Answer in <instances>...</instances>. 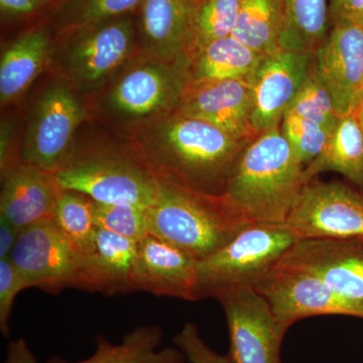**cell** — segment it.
Returning a JSON list of instances; mask_svg holds the SVG:
<instances>
[{"label":"cell","instance_id":"obj_26","mask_svg":"<svg viewBox=\"0 0 363 363\" xmlns=\"http://www.w3.org/2000/svg\"><path fill=\"white\" fill-rule=\"evenodd\" d=\"M281 0H243L233 37L262 56L281 50Z\"/></svg>","mask_w":363,"mask_h":363},{"label":"cell","instance_id":"obj_5","mask_svg":"<svg viewBox=\"0 0 363 363\" xmlns=\"http://www.w3.org/2000/svg\"><path fill=\"white\" fill-rule=\"evenodd\" d=\"M191 81L190 58L173 61L140 56L100 94V114L133 130L176 111Z\"/></svg>","mask_w":363,"mask_h":363},{"label":"cell","instance_id":"obj_33","mask_svg":"<svg viewBox=\"0 0 363 363\" xmlns=\"http://www.w3.org/2000/svg\"><path fill=\"white\" fill-rule=\"evenodd\" d=\"M28 289L25 281L9 259H0V330L4 337L11 334L9 320L16 296Z\"/></svg>","mask_w":363,"mask_h":363},{"label":"cell","instance_id":"obj_15","mask_svg":"<svg viewBox=\"0 0 363 363\" xmlns=\"http://www.w3.org/2000/svg\"><path fill=\"white\" fill-rule=\"evenodd\" d=\"M252 78L190 81L176 111L213 124L240 140L257 138L250 123Z\"/></svg>","mask_w":363,"mask_h":363},{"label":"cell","instance_id":"obj_27","mask_svg":"<svg viewBox=\"0 0 363 363\" xmlns=\"http://www.w3.org/2000/svg\"><path fill=\"white\" fill-rule=\"evenodd\" d=\"M52 220L70 242L81 264L96 235L95 201L82 193L62 189Z\"/></svg>","mask_w":363,"mask_h":363},{"label":"cell","instance_id":"obj_6","mask_svg":"<svg viewBox=\"0 0 363 363\" xmlns=\"http://www.w3.org/2000/svg\"><path fill=\"white\" fill-rule=\"evenodd\" d=\"M60 187L76 191L104 204L150 208L157 195V178L130 145L75 147L55 173Z\"/></svg>","mask_w":363,"mask_h":363},{"label":"cell","instance_id":"obj_30","mask_svg":"<svg viewBox=\"0 0 363 363\" xmlns=\"http://www.w3.org/2000/svg\"><path fill=\"white\" fill-rule=\"evenodd\" d=\"M286 113L314 121L330 130L335 128L339 116L334 108L330 93L318 74L315 61L304 84Z\"/></svg>","mask_w":363,"mask_h":363},{"label":"cell","instance_id":"obj_2","mask_svg":"<svg viewBox=\"0 0 363 363\" xmlns=\"http://www.w3.org/2000/svg\"><path fill=\"white\" fill-rule=\"evenodd\" d=\"M307 183L304 164L278 126L248 143L223 196L253 223H286Z\"/></svg>","mask_w":363,"mask_h":363},{"label":"cell","instance_id":"obj_23","mask_svg":"<svg viewBox=\"0 0 363 363\" xmlns=\"http://www.w3.org/2000/svg\"><path fill=\"white\" fill-rule=\"evenodd\" d=\"M162 331L155 325L136 327L125 334L123 341L113 344L104 336L96 337V350L82 362L74 363H185L179 348L161 347ZM52 363H68L55 362Z\"/></svg>","mask_w":363,"mask_h":363},{"label":"cell","instance_id":"obj_29","mask_svg":"<svg viewBox=\"0 0 363 363\" xmlns=\"http://www.w3.org/2000/svg\"><path fill=\"white\" fill-rule=\"evenodd\" d=\"M242 2L243 0H199L196 2L194 45L191 56L210 42L233 35Z\"/></svg>","mask_w":363,"mask_h":363},{"label":"cell","instance_id":"obj_20","mask_svg":"<svg viewBox=\"0 0 363 363\" xmlns=\"http://www.w3.org/2000/svg\"><path fill=\"white\" fill-rule=\"evenodd\" d=\"M138 241L98 227L89 252L81 260V289L105 295L135 292Z\"/></svg>","mask_w":363,"mask_h":363},{"label":"cell","instance_id":"obj_32","mask_svg":"<svg viewBox=\"0 0 363 363\" xmlns=\"http://www.w3.org/2000/svg\"><path fill=\"white\" fill-rule=\"evenodd\" d=\"M95 221L99 228L135 241L150 234L147 208L95 202Z\"/></svg>","mask_w":363,"mask_h":363},{"label":"cell","instance_id":"obj_7","mask_svg":"<svg viewBox=\"0 0 363 363\" xmlns=\"http://www.w3.org/2000/svg\"><path fill=\"white\" fill-rule=\"evenodd\" d=\"M298 242L286 223L250 224L218 250L197 262L196 301L219 300L238 289L255 288Z\"/></svg>","mask_w":363,"mask_h":363},{"label":"cell","instance_id":"obj_16","mask_svg":"<svg viewBox=\"0 0 363 363\" xmlns=\"http://www.w3.org/2000/svg\"><path fill=\"white\" fill-rule=\"evenodd\" d=\"M195 0H143L135 13L140 54L173 61L191 57Z\"/></svg>","mask_w":363,"mask_h":363},{"label":"cell","instance_id":"obj_14","mask_svg":"<svg viewBox=\"0 0 363 363\" xmlns=\"http://www.w3.org/2000/svg\"><path fill=\"white\" fill-rule=\"evenodd\" d=\"M314 61L312 52L283 49L262 58L252 79L250 123L255 135L281 125Z\"/></svg>","mask_w":363,"mask_h":363},{"label":"cell","instance_id":"obj_4","mask_svg":"<svg viewBox=\"0 0 363 363\" xmlns=\"http://www.w3.org/2000/svg\"><path fill=\"white\" fill-rule=\"evenodd\" d=\"M149 233L201 260L253 223L223 195L203 194L157 179V195L147 208Z\"/></svg>","mask_w":363,"mask_h":363},{"label":"cell","instance_id":"obj_12","mask_svg":"<svg viewBox=\"0 0 363 363\" xmlns=\"http://www.w3.org/2000/svg\"><path fill=\"white\" fill-rule=\"evenodd\" d=\"M218 301L225 313L233 363H281L289 327L279 321L264 296L255 288H243Z\"/></svg>","mask_w":363,"mask_h":363},{"label":"cell","instance_id":"obj_18","mask_svg":"<svg viewBox=\"0 0 363 363\" xmlns=\"http://www.w3.org/2000/svg\"><path fill=\"white\" fill-rule=\"evenodd\" d=\"M285 257L311 269L339 295L363 308V240L298 241Z\"/></svg>","mask_w":363,"mask_h":363},{"label":"cell","instance_id":"obj_22","mask_svg":"<svg viewBox=\"0 0 363 363\" xmlns=\"http://www.w3.org/2000/svg\"><path fill=\"white\" fill-rule=\"evenodd\" d=\"M335 172L363 187V128L357 113L339 116L326 147L305 167L306 181Z\"/></svg>","mask_w":363,"mask_h":363},{"label":"cell","instance_id":"obj_3","mask_svg":"<svg viewBox=\"0 0 363 363\" xmlns=\"http://www.w3.org/2000/svg\"><path fill=\"white\" fill-rule=\"evenodd\" d=\"M54 37L48 70L79 95L99 94L140 56L135 13Z\"/></svg>","mask_w":363,"mask_h":363},{"label":"cell","instance_id":"obj_17","mask_svg":"<svg viewBox=\"0 0 363 363\" xmlns=\"http://www.w3.org/2000/svg\"><path fill=\"white\" fill-rule=\"evenodd\" d=\"M197 262L175 245L147 234L138 241L135 291L196 301Z\"/></svg>","mask_w":363,"mask_h":363},{"label":"cell","instance_id":"obj_11","mask_svg":"<svg viewBox=\"0 0 363 363\" xmlns=\"http://www.w3.org/2000/svg\"><path fill=\"white\" fill-rule=\"evenodd\" d=\"M9 259L28 288L55 293L82 286L77 253L52 219L21 230Z\"/></svg>","mask_w":363,"mask_h":363},{"label":"cell","instance_id":"obj_19","mask_svg":"<svg viewBox=\"0 0 363 363\" xmlns=\"http://www.w3.org/2000/svg\"><path fill=\"white\" fill-rule=\"evenodd\" d=\"M61 191L54 173L21 162L1 177L0 217L20 231L50 220Z\"/></svg>","mask_w":363,"mask_h":363},{"label":"cell","instance_id":"obj_28","mask_svg":"<svg viewBox=\"0 0 363 363\" xmlns=\"http://www.w3.org/2000/svg\"><path fill=\"white\" fill-rule=\"evenodd\" d=\"M143 0H62L52 6L51 28L54 35L73 28L125 14L135 13Z\"/></svg>","mask_w":363,"mask_h":363},{"label":"cell","instance_id":"obj_31","mask_svg":"<svg viewBox=\"0 0 363 363\" xmlns=\"http://www.w3.org/2000/svg\"><path fill=\"white\" fill-rule=\"evenodd\" d=\"M279 130L298 161L305 167L321 155L333 131L321 124L290 113L284 116Z\"/></svg>","mask_w":363,"mask_h":363},{"label":"cell","instance_id":"obj_21","mask_svg":"<svg viewBox=\"0 0 363 363\" xmlns=\"http://www.w3.org/2000/svg\"><path fill=\"white\" fill-rule=\"evenodd\" d=\"M54 38L49 25L35 26L4 49L0 60L1 106L18 99L49 69Z\"/></svg>","mask_w":363,"mask_h":363},{"label":"cell","instance_id":"obj_38","mask_svg":"<svg viewBox=\"0 0 363 363\" xmlns=\"http://www.w3.org/2000/svg\"><path fill=\"white\" fill-rule=\"evenodd\" d=\"M6 363H39L23 338L14 339L7 348Z\"/></svg>","mask_w":363,"mask_h":363},{"label":"cell","instance_id":"obj_25","mask_svg":"<svg viewBox=\"0 0 363 363\" xmlns=\"http://www.w3.org/2000/svg\"><path fill=\"white\" fill-rule=\"evenodd\" d=\"M281 49L315 54L330 30L328 0H281Z\"/></svg>","mask_w":363,"mask_h":363},{"label":"cell","instance_id":"obj_10","mask_svg":"<svg viewBox=\"0 0 363 363\" xmlns=\"http://www.w3.org/2000/svg\"><path fill=\"white\" fill-rule=\"evenodd\" d=\"M298 241L363 240V195L341 182H308L286 221Z\"/></svg>","mask_w":363,"mask_h":363},{"label":"cell","instance_id":"obj_34","mask_svg":"<svg viewBox=\"0 0 363 363\" xmlns=\"http://www.w3.org/2000/svg\"><path fill=\"white\" fill-rule=\"evenodd\" d=\"M174 342L191 363H233L228 355L219 354L203 340L195 324L184 325Z\"/></svg>","mask_w":363,"mask_h":363},{"label":"cell","instance_id":"obj_9","mask_svg":"<svg viewBox=\"0 0 363 363\" xmlns=\"http://www.w3.org/2000/svg\"><path fill=\"white\" fill-rule=\"evenodd\" d=\"M255 289L266 298L279 321L289 328L305 318L324 315L363 319L362 307L339 295L311 269L285 257Z\"/></svg>","mask_w":363,"mask_h":363},{"label":"cell","instance_id":"obj_35","mask_svg":"<svg viewBox=\"0 0 363 363\" xmlns=\"http://www.w3.org/2000/svg\"><path fill=\"white\" fill-rule=\"evenodd\" d=\"M13 121L2 119L0 130V173L6 175L14 167L21 164V150L14 143Z\"/></svg>","mask_w":363,"mask_h":363},{"label":"cell","instance_id":"obj_13","mask_svg":"<svg viewBox=\"0 0 363 363\" xmlns=\"http://www.w3.org/2000/svg\"><path fill=\"white\" fill-rule=\"evenodd\" d=\"M315 67L337 116L357 113L363 100V23H331L328 35L315 52Z\"/></svg>","mask_w":363,"mask_h":363},{"label":"cell","instance_id":"obj_24","mask_svg":"<svg viewBox=\"0 0 363 363\" xmlns=\"http://www.w3.org/2000/svg\"><path fill=\"white\" fill-rule=\"evenodd\" d=\"M264 57L233 35L215 40L191 56V81L252 78Z\"/></svg>","mask_w":363,"mask_h":363},{"label":"cell","instance_id":"obj_40","mask_svg":"<svg viewBox=\"0 0 363 363\" xmlns=\"http://www.w3.org/2000/svg\"><path fill=\"white\" fill-rule=\"evenodd\" d=\"M357 116L358 119H359L360 124H362L363 128V100L362 104H360L359 108H358V111H357Z\"/></svg>","mask_w":363,"mask_h":363},{"label":"cell","instance_id":"obj_37","mask_svg":"<svg viewBox=\"0 0 363 363\" xmlns=\"http://www.w3.org/2000/svg\"><path fill=\"white\" fill-rule=\"evenodd\" d=\"M330 23L341 20L363 23V0H328Z\"/></svg>","mask_w":363,"mask_h":363},{"label":"cell","instance_id":"obj_42","mask_svg":"<svg viewBox=\"0 0 363 363\" xmlns=\"http://www.w3.org/2000/svg\"><path fill=\"white\" fill-rule=\"evenodd\" d=\"M195 1H199V0H195Z\"/></svg>","mask_w":363,"mask_h":363},{"label":"cell","instance_id":"obj_41","mask_svg":"<svg viewBox=\"0 0 363 363\" xmlns=\"http://www.w3.org/2000/svg\"><path fill=\"white\" fill-rule=\"evenodd\" d=\"M52 1V6H55V4H58V2L62 1V0H51Z\"/></svg>","mask_w":363,"mask_h":363},{"label":"cell","instance_id":"obj_1","mask_svg":"<svg viewBox=\"0 0 363 363\" xmlns=\"http://www.w3.org/2000/svg\"><path fill=\"white\" fill-rule=\"evenodd\" d=\"M128 140L157 179L215 196L224 194L241 154L252 142L178 111L133 128Z\"/></svg>","mask_w":363,"mask_h":363},{"label":"cell","instance_id":"obj_36","mask_svg":"<svg viewBox=\"0 0 363 363\" xmlns=\"http://www.w3.org/2000/svg\"><path fill=\"white\" fill-rule=\"evenodd\" d=\"M52 6L51 0H0V11L6 18L32 16Z\"/></svg>","mask_w":363,"mask_h":363},{"label":"cell","instance_id":"obj_39","mask_svg":"<svg viewBox=\"0 0 363 363\" xmlns=\"http://www.w3.org/2000/svg\"><path fill=\"white\" fill-rule=\"evenodd\" d=\"M20 230L0 217V259H9L18 240Z\"/></svg>","mask_w":363,"mask_h":363},{"label":"cell","instance_id":"obj_8","mask_svg":"<svg viewBox=\"0 0 363 363\" xmlns=\"http://www.w3.org/2000/svg\"><path fill=\"white\" fill-rule=\"evenodd\" d=\"M80 95L58 79L45 86L26 118L21 162L56 173L75 149V133L87 117Z\"/></svg>","mask_w":363,"mask_h":363}]
</instances>
